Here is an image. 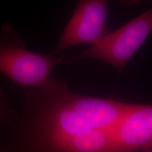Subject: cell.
<instances>
[{
    "label": "cell",
    "mask_w": 152,
    "mask_h": 152,
    "mask_svg": "<svg viewBox=\"0 0 152 152\" xmlns=\"http://www.w3.org/2000/svg\"><path fill=\"white\" fill-rule=\"evenodd\" d=\"M64 56L54 52L42 54L30 51L12 25L4 23L0 29V72L23 87L41 86L52 78V72Z\"/></svg>",
    "instance_id": "6da1fadb"
},
{
    "label": "cell",
    "mask_w": 152,
    "mask_h": 152,
    "mask_svg": "<svg viewBox=\"0 0 152 152\" xmlns=\"http://www.w3.org/2000/svg\"><path fill=\"white\" fill-rule=\"evenodd\" d=\"M151 32L152 7L119 29L110 32L85 50L64 56V63L71 64L82 59L95 58L122 71Z\"/></svg>",
    "instance_id": "7a4b0ae2"
},
{
    "label": "cell",
    "mask_w": 152,
    "mask_h": 152,
    "mask_svg": "<svg viewBox=\"0 0 152 152\" xmlns=\"http://www.w3.org/2000/svg\"><path fill=\"white\" fill-rule=\"evenodd\" d=\"M109 0H77L73 14L52 52L59 54L76 45H94L109 34Z\"/></svg>",
    "instance_id": "3957f363"
},
{
    "label": "cell",
    "mask_w": 152,
    "mask_h": 152,
    "mask_svg": "<svg viewBox=\"0 0 152 152\" xmlns=\"http://www.w3.org/2000/svg\"><path fill=\"white\" fill-rule=\"evenodd\" d=\"M120 152L152 147V105L132 104L114 130Z\"/></svg>",
    "instance_id": "277c9868"
},
{
    "label": "cell",
    "mask_w": 152,
    "mask_h": 152,
    "mask_svg": "<svg viewBox=\"0 0 152 152\" xmlns=\"http://www.w3.org/2000/svg\"><path fill=\"white\" fill-rule=\"evenodd\" d=\"M11 109L12 108L9 106L3 87L0 85V123L5 121Z\"/></svg>",
    "instance_id": "5b68a950"
},
{
    "label": "cell",
    "mask_w": 152,
    "mask_h": 152,
    "mask_svg": "<svg viewBox=\"0 0 152 152\" xmlns=\"http://www.w3.org/2000/svg\"><path fill=\"white\" fill-rule=\"evenodd\" d=\"M118 1H119L120 2L121 4H123L130 5L137 3L140 1H141V0H118Z\"/></svg>",
    "instance_id": "8992f818"
},
{
    "label": "cell",
    "mask_w": 152,
    "mask_h": 152,
    "mask_svg": "<svg viewBox=\"0 0 152 152\" xmlns=\"http://www.w3.org/2000/svg\"><path fill=\"white\" fill-rule=\"evenodd\" d=\"M143 152H152V147L147 148V149H144Z\"/></svg>",
    "instance_id": "52a82bcc"
}]
</instances>
